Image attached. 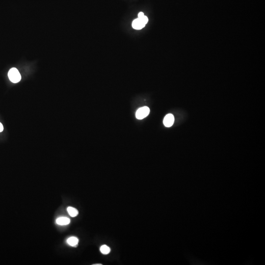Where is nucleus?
Returning <instances> with one entry per match:
<instances>
[{"label": "nucleus", "instance_id": "nucleus-1", "mask_svg": "<svg viewBox=\"0 0 265 265\" xmlns=\"http://www.w3.org/2000/svg\"><path fill=\"white\" fill-rule=\"evenodd\" d=\"M8 76L10 81L14 83H17L21 79L20 73L15 68H12L9 71Z\"/></svg>", "mask_w": 265, "mask_h": 265}, {"label": "nucleus", "instance_id": "nucleus-2", "mask_svg": "<svg viewBox=\"0 0 265 265\" xmlns=\"http://www.w3.org/2000/svg\"><path fill=\"white\" fill-rule=\"evenodd\" d=\"M150 109L147 107H143L138 109L135 113V116L138 119H143L149 114Z\"/></svg>", "mask_w": 265, "mask_h": 265}, {"label": "nucleus", "instance_id": "nucleus-3", "mask_svg": "<svg viewBox=\"0 0 265 265\" xmlns=\"http://www.w3.org/2000/svg\"><path fill=\"white\" fill-rule=\"evenodd\" d=\"M174 122V117L173 114L169 113L165 116L164 119V125L166 127H170L172 126Z\"/></svg>", "mask_w": 265, "mask_h": 265}, {"label": "nucleus", "instance_id": "nucleus-4", "mask_svg": "<svg viewBox=\"0 0 265 265\" xmlns=\"http://www.w3.org/2000/svg\"><path fill=\"white\" fill-rule=\"evenodd\" d=\"M145 24L142 21L141 19H135L132 23V27L135 30H141L145 27Z\"/></svg>", "mask_w": 265, "mask_h": 265}, {"label": "nucleus", "instance_id": "nucleus-5", "mask_svg": "<svg viewBox=\"0 0 265 265\" xmlns=\"http://www.w3.org/2000/svg\"><path fill=\"white\" fill-rule=\"evenodd\" d=\"M70 220L69 218L66 217H61L58 218L56 220L57 224L60 225H65L69 224Z\"/></svg>", "mask_w": 265, "mask_h": 265}, {"label": "nucleus", "instance_id": "nucleus-6", "mask_svg": "<svg viewBox=\"0 0 265 265\" xmlns=\"http://www.w3.org/2000/svg\"><path fill=\"white\" fill-rule=\"evenodd\" d=\"M67 242L71 247H76L79 243V240L76 237H71L68 239Z\"/></svg>", "mask_w": 265, "mask_h": 265}, {"label": "nucleus", "instance_id": "nucleus-7", "mask_svg": "<svg viewBox=\"0 0 265 265\" xmlns=\"http://www.w3.org/2000/svg\"><path fill=\"white\" fill-rule=\"evenodd\" d=\"M67 212L69 215L72 217H75L79 214V212L75 208L68 207L67 208Z\"/></svg>", "mask_w": 265, "mask_h": 265}, {"label": "nucleus", "instance_id": "nucleus-8", "mask_svg": "<svg viewBox=\"0 0 265 265\" xmlns=\"http://www.w3.org/2000/svg\"><path fill=\"white\" fill-rule=\"evenodd\" d=\"M100 251L102 254L106 255L110 253L111 249L107 245H103L100 247Z\"/></svg>", "mask_w": 265, "mask_h": 265}, {"label": "nucleus", "instance_id": "nucleus-9", "mask_svg": "<svg viewBox=\"0 0 265 265\" xmlns=\"http://www.w3.org/2000/svg\"><path fill=\"white\" fill-rule=\"evenodd\" d=\"M142 20V21L146 25L148 22V18L146 16L144 15L143 17H141V18H140Z\"/></svg>", "mask_w": 265, "mask_h": 265}, {"label": "nucleus", "instance_id": "nucleus-10", "mask_svg": "<svg viewBox=\"0 0 265 265\" xmlns=\"http://www.w3.org/2000/svg\"><path fill=\"white\" fill-rule=\"evenodd\" d=\"M144 15L143 13L142 12H141L138 13V18H141V17H143Z\"/></svg>", "mask_w": 265, "mask_h": 265}, {"label": "nucleus", "instance_id": "nucleus-11", "mask_svg": "<svg viewBox=\"0 0 265 265\" xmlns=\"http://www.w3.org/2000/svg\"><path fill=\"white\" fill-rule=\"evenodd\" d=\"M3 130H4V127L1 123L0 122V132L3 131Z\"/></svg>", "mask_w": 265, "mask_h": 265}]
</instances>
